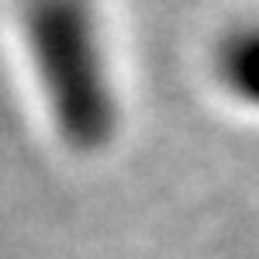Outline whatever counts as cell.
Masks as SVG:
<instances>
[{
    "instance_id": "1",
    "label": "cell",
    "mask_w": 259,
    "mask_h": 259,
    "mask_svg": "<svg viewBox=\"0 0 259 259\" xmlns=\"http://www.w3.org/2000/svg\"><path fill=\"white\" fill-rule=\"evenodd\" d=\"M21 28L62 142L76 152L104 149L118 128V100L94 4L24 0Z\"/></svg>"
},
{
    "instance_id": "2",
    "label": "cell",
    "mask_w": 259,
    "mask_h": 259,
    "mask_svg": "<svg viewBox=\"0 0 259 259\" xmlns=\"http://www.w3.org/2000/svg\"><path fill=\"white\" fill-rule=\"evenodd\" d=\"M218 73L239 100L259 107V24L239 28L221 41Z\"/></svg>"
}]
</instances>
